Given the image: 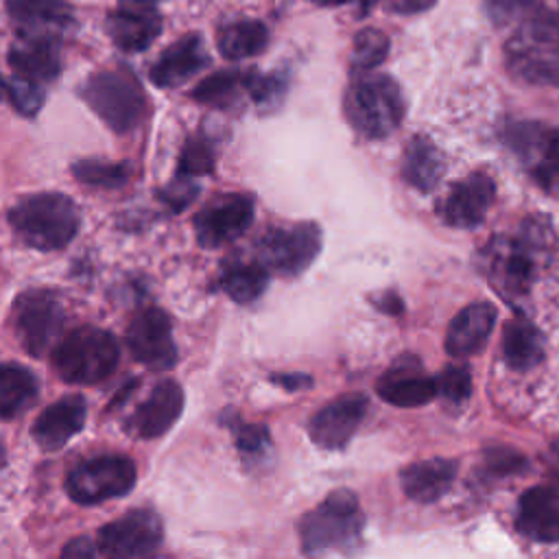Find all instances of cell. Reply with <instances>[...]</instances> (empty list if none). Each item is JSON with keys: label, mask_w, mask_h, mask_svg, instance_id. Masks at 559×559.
<instances>
[{"label": "cell", "mask_w": 559, "mask_h": 559, "mask_svg": "<svg viewBox=\"0 0 559 559\" xmlns=\"http://www.w3.org/2000/svg\"><path fill=\"white\" fill-rule=\"evenodd\" d=\"M218 50L225 59L240 61L260 55L269 44V31L258 20H238L225 24L216 35Z\"/></svg>", "instance_id": "cell-29"}, {"label": "cell", "mask_w": 559, "mask_h": 559, "mask_svg": "<svg viewBox=\"0 0 559 559\" xmlns=\"http://www.w3.org/2000/svg\"><path fill=\"white\" fill-rule=\"evenodd\" d=\"M127 347L148 369H170L177 362V347L168 314L155 306L140 310L127 325Z\"/></svg>", "instance_id": "cell-13"}, {"label": "cell", "mask_w": 559, "mask_h": 559, "mask_svg": "<svg viewBox=\"0 0 559 559\" xmlns=\"http://www.w3.org/2000/svg\"><path fill=\"white\" fill-rule=\"evenodd\" d=\"M164 537L162 520L151 509H133L118 520L105 524L96 535V546L100 555L133 559L153 555Z\"/></svg>", "instance_id": "cell-11"}, {"label": "cell", "mask_w": 559, "mask_h": 559, "mask_svg": "<svg viewBox=\"0 0 559 559\" xmlns=\"http://www.w3.org/2000/svg\"><path fill=\"white\" fill-rule=\"evenodd\" d=\"M37 397V378L20 362H0V419L20 417Z\"/></svg>", "instance_id": "cell-28"}, {"label": "cell", "mask_w": 559, "mask_h": 559, "mask_svg": "<svg viewBox=\"0 0 559 559\" xmlns=\"http://www.w3.org/2000/svg\"><path fill=\"white\" fill-rule=\"evenodd\" d=\"M85 415L87 406L81 395H63L39 413L31 435L41 450H59L83 428Z\"/></svg>", "instance_id": "cell-18"}, {"label": "cell", "mask_w": 559, "mask_h": 559, "mask_svg": "<svg viewBox=\"0 0 559 559\" xmlns=\"http://www.w3.org/2000/svg\"><path fill=\"white\" fill-rule=\"evenodd\" d=\"M107 35L124 52H142L162 33V17L155 9L144 4L120 2L105 20Z\"/></svg>", "instance_id": "cell-17"}, {"label": "cell", "mask_w": 559, "mask_h": 559, "mask_svg": "<svg viewBox=\"0 0 559 559\" xmlns=\"http://www.w3.org/2000/svg\"><path fill=\"white\" fill-rule=\"evenodd\" d=\"M269 284V271L262 262H236L221 275V288L238 304L258 299Z\"/></svg>", "instance_id": "cell-31"}, {"label": "cell", "mask_w": 559, "mask_h": 559, "mask_svg": "<svg viewBox=\"0 0 559 559\" xmlns=\"http://www.w3.org/2000/svg\"><path fill=\"white\" fill-rule=\"evenodd\" d=\"M502 354L511 369L528 371L544 358V338L542 332L528 319H513L504 328Z\"/></svg>", "instance_id": "cell-27"}, {"label": "cell", "mask_w": 559, "mask_h": 559, "mask_svg": "<svg viewBox=\"0 0 559 559\" xmlns=\"http://www.w3.org/2000/svg\"><path fill=\"white\" fill-rule=\"evenodd\" d=\"M365 515L349 489L332 491L299 520L301 550L308 555L345 550L360 539Z\"/></svg>", "instance_id": "cell-4"}, {"label": "cell", "mask_w": 559, "mask_h": 559, "mask_svg": "<svg viewBox=\"0 0 559 559\" xmlns=\"http://www.w3.org/2000/svg\"><path fill=\"white\" fill-rule=\"evenodd\" d=\"M314 4H321V7H338V4H347L352 0H312Z\"/></svg>", "instance_id": "cell-44"}, {"label": "cell", "mask_w": 559, "mask_h": 559, "mask_svg": "<svg viewBox=\"0 0 559 559\" xmlns=\"http://www.w3.org/2000/svg\"><path fill=\"white\" fill-rule=\"evenodd\" d=\"M197 192H199V188H197L192 181H188V177L177 175V179H175L168 188L159 190V199H162L173 212H179V210H183L186 205H190V203L194 201Z\"/></svg>", "instance_id": "cell-40"}, {"label": "cell", "mask_w": 559, "mask_h": 559, "mask_svg": "<svg viewBox=\"0 0 559 559\" xmlns=\"http://www.w3.org/2000/svg\"><path fill=\"white\" fill-rule=\"evenodd\" d=\"M504 61L513 76L531 85L559 87V35L518 31L504 44Z\"/></svg>", "instance_id": "cell-10"}, {"label": "cell", "mask_w": 559, "mask_h": 559, "mask_svg": "<svg viewBox=\"0 0 559 559\" xmlns=\"http://www.w3.org/2000/svg\"><path fill=\"white\" fill-rule=\"evenodd\" d=\"M234 441L245 459H260L271 448V435L262 424H234Z\"/></svg>", "instance_id": "cell-37"}, {"label": "cell", "mask_w": 559, "mask_h": 559, "mask_svg": "<svg viewBox=\"0 0 559 559\" xmlns=\"http://www.w3.org/2000/svg\"><path fill=\"white\" fill-rule=\"evenodd\" d=\"M389 55V37L378 28H362L352 44V68L356 72H371Z\"/></svg>", "instance_id": "cell-34"}, {"label": "cell", "mask_w": 559, "mask_h": 559, "mask_svg": "<svg viewBox=\"0 0 559 559\" xmlns=\"http://www.w3.org/2000/svg\"><path fill=\"white\" fill-rule=\"evenodd\" d=\"M214 168V151L205 138H190L179 155L177 175L197 177L207 175Z\"/></svg>", "instance_id": "cell-36"}, {"label": "cell", "mask_w": 559, "mask_h": 559, "mask_svg": "<svg viewBox=\"0 0 559 559\" xmlns=\"http://www.w3.org/2000/svg\"><path fill=\"white\" fill-rule=\"evenodd\" d=\"M247 79H249V72H238V70L214 72L201 83H197V87L192 90V98L203 105L225 107L236 98L238 90L242 87L247 90Z\"/></svg>", "instance_id": "cell-32"}, {"label": "cell", "mask_w": 559, "mask_h": 559, "mask_svg": "<svg viewBox=\"0 0 559 559\" xmlns=\"http://www.w3.org/2000/svg\"><path fill=\"white\" fill-rule=\"evenodd\" d=\"M445 173V157L426 135H415L404 151L402 177L419 192H430Z\"/></svg>", "instance_id": "cell-25"}, {"label": "cell", "mask_w": 559, "mask_h": 559, "mask_svg": "<svg viewBox=\"0 0 559 559\" xmlns=\"http://www.w3.org/2000/svg\"><path fill=\"white\" fill-rule=\"evenodd\" d=\"M72 173L81 183L92 188H107V190L124 186L131 177L127 162H107L96 157L74 162Z\"/></svg>", "instance_id": "cell-33"}, {"label": "cell", "mask_w": 559, "mask_h": 559, "mask_svg": "<svg viewBox=\"0 0 559 559\" xmlns=\"http://www.w3.org/2000/svg\"><path fill=\"white\" fill-rule=\"evenodd\" d=\"M253 221V199L249 194L229 192L214 197L194 216V231L201 247L214 249L242 236Z\"/></svg>", "instance_id": "cell-12"}, {"label": "cell", "mask_w": 559, "mask_h": 559, "mask_svg": "<svg viewBox=\"0 0 559 559\" xmlns=\"http://www.w3.org/2000/svg\"><path fill=\"white\" fill-rule=\"evenodd\" d=\"M557 2H559V0H557Z\"/></svg>", "instance_id": "cell-47"}, {"label": "cell", "mask_w": 559, "mask_h": 559, "mask_svg": "<svg viewBox=\"0 0 559 559\" xmlns=\"http://www.w3.org/2000/svg\"><path fill=\"white\" fill-rule=\"evenodd\" d=\"M496 323V308L487 301H474L465 306L450 323L445 334V352L454 358H467L478 352L489 341Z\"/></svg>", "instance_id": "cell-21"}, {"label": "cell", "mask_w": 559, "mask_h": 559, "mask_svg": "<svg viewBox=\"0 0 559 559\" xmlns=\"http://www.w3.org/2000/svg\"><path fill=\"white\" fill-rule=\"evenodd\" d=\"M4 461H7V456H4V448H2V443H0V467L4 465Z\"/></svg>", "instance_id": "cell-46"}, {"label": "cell", "mask_w": 559, "mask_h": 559, "mask_svg": "<svg viewBox=\"0 0 559 559\" xmlns=\"http://www.w3.org/2000/svg\"><path fill=\"white\" fill-rule=\"evenodd\" d=\"M496 194L493 179L485 173H474L454 183V188L448 192L443 205H441V216L448 225L452 227H476L487 210L491 207Z\"/></svg>", "instance_id": "cell-16"}, {"label": "cell", "mask_w": 559, "mask_h": 559, "mask_svg": "<svg viewBox=\"0 0 559 559\" xmlns=\"http://www.w3.org/2000/svg\"><path fill=\"white\" fill-rule=\"evenodd\" d=\"M504 142L524 162L542 188L550 192L559 190V127L518 120L507 124Z\"/></svg>", "instance_id": "cell-8"}, {"label": "cell", "mask_w": 559, "mask_h": 559, "mask_svg": "<svg viewBox=\"0 0 559 559\" xmlns=\"http://www.w3.org/2000/svg\"><path fill=\"white\" fill-rule=\"evenodd\" d=\"M435 382H437V393H441L450 402H463L472 393V378L465 367L450 365L439 373V378H435Z\"/></svg>", "instance_id": "cell-39"}, {"label": "cell", "mask_w": 559, "mask_h": 559, "mask_svg": "<svg viewBox=\"0 0 559 559\" xmlns=\"http://www.w3.org/2000/svg\"><path fill=\"white\" fill-rule=\"evenodd\" d=\"M518 526L535 542H559V489L548 485L531 487L520 498Z\"/></svg>", "instance_id": "cell-23"}, {"label": "cell", "mask_w": 559, "mask_h": 559, "mask_svg": "<svg viewBox=\"0 0 559 559\" xmlns=\"http://www.w3.org/2000/svg\"><path fill=\"white\" fill-rule=\"evenodd\" d=\"M406 360L408 358H402L400 362H395L378 380L376 391L384 402L393 406H402V408L424 406L435 397L437 382L435 378H428L426 373H421L417 360H413V365Z\"/></svg>", "instance_id": "cell-22"}, {"label": "cell", "mask_w": 559, "mask_h": 559, "mask_svg": "<svg viewBox=\"0 0 559 559\" xmlns=\"http://www.w3.org/2000/svg\"><path fill=\"white\" fill-rule=\"evenodd\" d=\"M343 107L349 124L371 140L386 138L404 118L402 90L386 74L360 72L349 83Z\"/></svg>", "instance_id": "cell-2"}, {"label": "cell", "mask_w": 559, "mask_h": 559, "mask_svg": "<svg viewBox=\"0 0 559 559\" xmlns=\"http://www.w3.org/2000/svg\"><path fill=\"white\" fill-rule=\"evenodd\" d=\"M207 66L203 39L197 33L179 37L151 66V81L157 87H177Z\"/></svg>", "instance_id": "cell-20"}, {"label": "cell", "mask_w": 559, "mask_h": 559, "mask_svg": "<svg viewBox=\"0 0 559 559\" xmlns=\"http://www.w3.org/2000/svg\"><path fill=\"white\" fill-rule=\"evenodd\" d=\"M247 90L251 94V98L258 103V105H275L282 100L284 92H286V76L284 74H266V76H260V74H251L249 72V79H247Z\"/></svg>", "instance_id": "cell-38"}, {"label": "cell", "mask_w": 559, "mask_h": 559, "mask_svg": "<svg viewBox=\"0 0 559 559\" xmlns=\"http://www.w3.org/2000/svg\"><path fill=\"white\" fill-rule=\"evenodd\" d=\"M2 90L9 98V103L22 114V116H35L39 107L44 105V92L37 81L26 79L22 74H15L11 79H2Z\"/></svg>", "instance_id": "cell-35"}, {"label": "cell", "mask_w": 559, "mask_h": 559, "mask_svg": "<svg viewBox=\"0 0 559 559\" xmlns=\"http://www.w3.org/2000/svg\"><path fill=\"white\" fill-rule=\"evenodd\" d=\"M386 7L402 15H415L421 11H428L437 0H384Z\"/></svg>", "instance_id": "cell-41"}, {"label": "cell", "mask_w": 559, "mask_h": 559, "mask_svg": "<svg viewBox=\"0 0 559 559\" xmlns=\"http://www.w3.org/2000/svg\"><path fill=\"white\" fill-rule=\"evenodd\" d=\"M260 260L266 269L295 277L306 271L321 251V229L317 223H293L269 227L258 242Z\"/></svg>", "instance_id": "cell-9"}, {"label": "cell", "mask_w": 559, "mask_h": 559, "mask_svg": "<svg viewBox=\"0 0 559 559\" xmlns=\"http://www.w3.org/2000/svg\"><path fill=\"white\" fill-rule=\"evenodd\" d=\"M63 557H96L100 555L98 552V546L96 542H90L87 537H79V539H72L63 550H61Z\"/></svg>", "instance_id": "cell-42"}, {"label": "cell", "mask_w": 559, "mask_h": 559, "mask_svg": "<svg viewBox=\"0 0 559 559\" xmlns=\"http://www.w3.org/2000/svg\"><path fill=\"white\" fill-rule=\"evenodd\" d=\"M79 223V207L61 192L28 194L9 210L13 234L39 251L63 249L76 236Z\"/></svg>", "instance_id": "cell-1"}, {"label": "cell", "mask_w": 559, "mask_h": 559, "mask_svg": "<svg viewBox=\"0 0 559 559\" xmlns=\"http://www.w3.org/2000/svg\"><path fill=\"white\" fill-rule=\"evenodd\" d=\"M81 98L116 133L133 131L146 116L144 90L127 68L92 74L81 87Z\"/></svg>", "instance_id": "cell-5"}, {"label": "cell", "mask_w": 559, "mask_h": 559, "mask_svg": "<svg viewBox=\"0 0 559 559\" xmlns=\"http://www.w3.org/2000/svg\"><path fill=\"white\" fill-rule=\"evenodd\" d=\"M135 463L124 454H98L81 461L66 478L68 496L79 504H98L127 496L135 485Z\"/></svg>", "instance_id": "cell-6"}, {"label": "cell", "mask_w": 559, "mask_h": 559, "mask_svg": "<svg viewBox=\"0 0 559 559\" xmlns=\"http://www.w3.org/2000/svg\"><path fill=\"white\" fill-rule=\"evenodd\" d=\"M487 15L498 26L520 24V31H542L559 35V15L537 0H485Z\"/></svg>", "instance_id": "cell-26"}, {"label": "cell", "mask_w": 559, "mask_h": 559, "mask_svg": "<svg viewBox=\"0 0 559 559\" xmlns=\"http://www.w3.org/2000/svg\"><path fill=\"white\" fill-rule=\"evenodd\" d=\"M183 411V391L175 380L157 382L146 400L133 411L127 430L140 439H157L179 419Z\"/></svg>", "instance_id": "cell-15"}, {"label": "cell", "mask_w": 559, "mask_h": 559, "mask_svg": "<svg viewBox=\"0 0 559 559\" xmlns=\"http://www.w3.org/2000/svg\"><path fill=\"white\" fill-rule=\"evenodd\" d=\"M273 382L282 384L284 389L295 391V389L308 386V384H310V378H308V376H273Z\"/></svg>", "instance_id": "cell-43"}, {"label": "cell", "mask_w": 559, "mask_h": 559, "mask_svg": "<svg viewBox=\"0 0 559 559\" xmlns=\"http://www.w3.org/2000/svg\"><path fill=\"white\" fill-rule=\"evenodd\" d=\"M456 476V465L448 459H428L402 469L400 483L404 493L415 502H437L443 498Z\"/></svg>", "instance_id": "cell-24"}, {"label": "cell", "mask_w": 559, "mask_h": 559, "mask_svg": "<svg viewBox=\"0 0 559 559\" xmlns=\"http://www.w3.org/2000/svg\"><path fill=\"white\" fill-rule=\"evenodd\" d=\"M120 2H127V4H144V7H153L157 2H164V0H120Z\"/></svg>", "instance_id": "cell-45"}, {"label": "cell", "mask_w": 559, "mask_h": 559, "mask_svg": "<svg viewBox=\"0 0 559 559\" xmlns=\"http://www.w3.org/2000/svg\"><path fill=\"white\" fill-rule=\"evenodd\" d=\"M7 11L26 31L61 28L72 20V7L66 0H7Z\"/></svg>", "instance_id": "cell-30"}, {"label": "cell", "mask_w": 559, "mask_h": 559, "mask_svg": "<svg viewBox=\"0 0 559 559\" xmlns=\"http://www.w3.org/2000/svg\"><path fill=\"white\" fill-rule=\"evenodd\" d=\"M9 63L15 74L33 81H52L61 70L59 41L50 31H28L11 50Z\"/></svg>", "instance_id": "cell-19"}, {"label": "cell", "mask_w": 559, "mask_h": 559, "mask_svg": "<svg viewBox=\"0 0 559 559\" xmlns=\"http://www.w3.org/2000/svg\"><path fill=\"white\" fill-rule=\"evenodd\" d=\"M13 328L20 345L31 356L55 349L63 328V306L50 290H26L15 299Z\"/></svg>", "instance_id": "cell-7"}, {"label": "cell", "mask_w": 559, "mask_h": 559, "mask_svg": "<svg viewBox=\"0 0 559 559\" xmlns=\"http://www.w3.org/2000/svg\"><path fill=\"white\" fill-rule=\"evenodd\" d=\"M118 356V343L107 330L81 325L59 338L52 349V365L61 380L92 386L114 373Z\"/></svg>", "instance_id": "cell-3"}, {"label": "cell", "mask_w": 559, "mask_h": 559, "mask_svg": "<svg viewBox=\"0 0 559 559\" xmlns=\"http://www.w3.org/2000/svg\"><path fill=\"white\" fill-rule=\"evenodd\" d=\"M367 406L369 400L362 393H345L332 400L312 415L308 424L310 439L325 450L343 448L358 430Z\"/></svg>", "instance_id": "cell-14"}]
</instances>
